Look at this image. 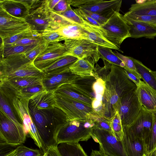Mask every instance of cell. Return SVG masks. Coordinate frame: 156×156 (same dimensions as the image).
<instances>
[{"mask_svg": "<svg viewBox=\"0 0 156 156\" xmlns=\"http://www.w3.org/2000/svg\"><path fill=\"white\" fill-rule=\"evenodd\" d=\"M77 76L70 71L44 74L42 77V83L45 90L54 92L64 84H70Z\"/></svg>", "mask_w": 156, "mask_h": 156, "instance_id": "obj_17", "label": "cell"}, {"mask_svg": "<svg viewBox=\"0 0 156 156\" xmlns=\"http://www.w3.org/2000/svg\"><path fill=\"white\" fill-rule=\"evenodd\" d=\"M29 104L37 110L53 108L56 106L55 93L46 90L39 92L30 99Z\"/></svg>", "mask_w": 156, "mask_h": 156, "instance_id": "obj_21", "label": "cell"}, {"mask_svg": "<svg viewBox=\"0 0 156 156\" xmlns=\"http://www.w3.org/2000/svg\"><path fill=\"white\" fill-rule=\"evenodd\" d=\"M136 70L144 82L156 91V75L141 62L133 58Z\"/></svg>", "mask_w": 156, "mask_h": 156, "instance_id": "obj_29", "label": "cell"}, {"mask_svg": "<svg viewBox=\"0 0 156 156\" xmlns=\"http://www.w3.org/2000/svg\"><path fill=\"white\" fill-rule=\"evenodd\" d=\"M44 40L43 37L40 38H26L18 40L12 44L5 45H33L37 44Z\"/></svg>", "mask_w": 156, "mask_h": 156, "instance_id": "obj_48", "label": "cell"}, {"mask_svg": "<svg viewBox=\"0 0 156 156\" xmlns=\"http://www.w3.org/2000/svg\"><path fill=\"white\" fill-rule=\"evenodd\" d=\"M5 95L16 112L27 135L30 132V125L33 121L29 109L30 100L18 98L10 93Z\"/></svg>", "mask_w": 156, "mask_h": 156, "instance_id": "obj_16", "label": "cell"}, {"mask_svg": "<svg viewBox=\"0 0 156 156\" xmlns=\"http://www.w3.org/2000/svg\"><path fill=\"white\" fill-rule=\"evenodd\" d=\"M110 121L112 134L118 141H121L123 135V128L120 117L117 112H116Z\"/></svg>", "mask_w": 156, "mask_h": 156, "instance_id": "obj_38", "label": "cell"}, {"mask_svg": "<svg viewBox=\"0 0 156 156\" xmlns=\"http://www.w3.org/2000/svg\"><path fill=\"white\" fill-rule=\"evenodd\" d=\"M75 12L84 21L92 26L100 27L101 26L95 20L92 19L89 16L84 13L81 9L76 8L73 9Z\"/></svg>", "mask_w": 156, "mask_h": 156, "instance_id": "obj_49", "label": "cell"}, {"mask_svg": "<svg viewBox=\"0 0 156 156\" xmlns=\"http://www.w3.org/2000/svg\"><path fill=\"white\" fill-rule=\"evenodd\" d=\"M89 117L93 121L95 126L112 133L110 120L99 116L94 112L90 115Z\"/></svg>", "mask_w": 156, "mask_h": 156, "instance_id": "obj_39", "label": "cell"}, {"mask_svg": "<svg viewBox=\"0 0 156 156\" xmlns=\"http://www.w3.org/2000/svg\"><path fill=\"white\" fill-rule=\"evenodd\" d=\"M74 99L91 106L93 100L84 96L70 84H64L59 87L55 92Z\"/></svg>", "mask_w": 156, "mask_h": 156, "instance_id": "obj_30", "label": "cell"}, {"mask_svg": "<svg viewBox=\"0 0 156 156\" xmlns=\"http://www.w3.org/2000/svg\"><path fill=\"white\" fill-rule=\"evenodd\" d=\"M16 147L19 156H41L42 152L41 150L31 149L22 144Z\"/></svg>", "mask_w": 156, "mask_h": 156, "instance_id": "obj_47", "label": "cell"}, {"mask_svg": "<svg viewBox=\"0 0 156 156\" xmlns=\"http://www.w3.org/2000/svg\"><path fill=\"white\" fill-rule=\"evenodd\" d=\"M0 8L13 16L24 19L29 12L20 0H0Z\"/></svg>", "mask_w": 156, "mask_h": 156, "instance_id": "obj_24", "label": "cell"}, {"mask_svg": "<svg viewBox=\"0 0 156 156\" xmlns=\"http://www.w3.org/2000/svg\"><path fill=\"white\" fill-rule=\"evenodd\" d=\"M91 106L94 112L100 116L104 117V106L102 101H100L95 98L92 101Z\"/></svg>", "mask_w": 156, "mask_h": 156, "instance_id": "obj_50", "label": "cell"}, {"mask_svg": "<svg viewBox=\"0 0 156 156\" xmlns=\"http://www.w3.org/2000/svg\"><path fill=\"white\" fill-rule=\"evenodd\" d=\"M0 110L2 111L17 126L23 128V124L15 115L10 103L3 95L0 94Z\"/></svg>", "mask_w": 156, "mask_h": 156, "instance_id": "obj_36", "label": "cell"}, {"mask_svg": "<svg viewBox=\"0 0 156 156\" xmlns=\"http://www.w3.org/2000/svg\"><path fill=\"white\" fill-rule=\"evenodd\" d=\"M102 102L104 117L110 120L116 112L119 98L124 93L137 87L128 77L124 69L111 64L110 70L105 80Z\"/></svg>", "mask_w": 156, "mask_h": 156, "instance_id": "obj_2", "label": "cell"}, {"mask_svg": "<svg viewBox=\"0 0 156 156\" xmlns=\"http://www.w3.org/2000/svg\"><path fill=\"white\" fill-rule=\"evenodd\" d=\"M47 152H46L45 153L43 154V155L41 156H47Z\"/></svg>", "mask_w": 156, "mask_h": 156, "instance_id": "obj_58", "label": "cell"}, {"mask_svg": "<svg viewBox=\"0 0 156 156\" xmlns=\"http://www.w3.org/2000/svg\"><path fill=\"white\" fill-rule=\"evenodd\" d=\"M142 156H147V155L146 154H144V155Z\"/></svg>", "mask_w": 156, "mask_h": 156, "instance_id": "obj_59", "label": "cell"}, {"mask_svg": "<svg viewBox=\"0 0 156 156\" xmlns=\"http://www.w3.org/2000/svg\"><path fill=\"white\" fill-rule=\"evenodd\" d=\"M67 50L63 44L48 42V44L34 61L35 66L42 70L58 59L66 55Z\"/></svg>", "mask_w": 156, "mask_h": 156, "instance_id": "obj_15", "label": "cell"}, {"mask_svg": "<svg viewBox=\"0 0 156 156\" xmlns=\"http://www.w3.org/2000/svg\"><path fill=\"white\" fill-rule=\"evenodd\" d=\"M56 30L66 39L83 38L88 40L87 30L76 24L69 25Z\"/></svg>", "mask_w": 156, "mask_h": 156, "instance_id": "obj_28", "label": "cell"}, {"mask_svg": "<svg viewBox=\"0 0 156 156\" xmlns=\"http://www.w3.org/2000/svg\"><path fill=\"white\" fill-rule=\"evenodd\" d=\"M124 15L136 21L152 25H156V16L135 15L129 13L128 12L126 13Z\"/></svg>", "mask_w": 156, "mask_h": 156, "instance_id": "obj_42", "label": "cell"}, {"mask_svg": "<svg viewBox=\"0 0 156 156\" xmlns=\"http://www.w3.org/2000/svg\"><path fill=\"white\" fill-rule=\"evenodd\" d=\"M153 122L151 131L148 136L144 141L146 154L148 155L156 149V111L153 112Z\"/></svg>", "mask_w": 156, "mask_h": 156, "instance_id": "obj_37", "label": "cell"}, {"mask_svg": "<svg viewBox=\"0 0 156 156\" xmlns=\"http://www.w3.org/2000/svg\"><path fill=\"white\" fill-rule=\"evenodd\" d=\"M45 90L42 84L26 87L13 92L9 91L18 98L30 100L36 94Z\"/></svg>", "mask_w": 156, "mask_h": 156, "instance_id": "obj_34", "label": "cell"}, {"mask_svg": "<svg viewBox=\"0 0 156 156\" xmlns=\"http://www.w3.org/2000/svg\"><path fill=\"white\" fill-rule=\"evenodd\" d=\"M73 6L95 13L109 19L115 13L119 12L122 0H68Z\"/></svg>", "mask_w": 156, "mask_h": 156, "instance_id": "obj_8", "label": "cell"}, {"mask_svg": "<svg viewBox=\"0 0 156 156\" xmlns=\"http://www.w3.org/2000/svg\"><path fill=\"white\" fill-rule=\"evenodd\" d=\"M90 156H109L99 150H92Z\"/></svg>", "mask_w": 156, "mask_h": 156, "instance_id": "obj_56", "label": "cell"}, {"mask_svg": "<svg viewBox=\"0 0 156 156\" xmlns=\"http://www.w3.org/2000/svg\"><path fill=\"white\" fill-rule=\"evenodd\" d=\"M96 80L94 76H77L70 84L82 94L93 100L96 96L93 86Z\"/></svg>", "mask_w": 156, "mask_h": 156, "instance_id": "obj_23", "label": "cell"}, {"mask_svg": "<svg viewBox=\"0 0 156 156\" xmlns=\"http://www.w3.org/2000/svg\"><path fill=\"white\" fill-rule=\"evenodd\" d=\"M30 37L33 38L32 36V30L31 29L20 33L15 35L5 38L3 39H1L2 41L1 45H5L12 44L21 39Z\"/></svg>", "mask_w": 156, "mask_h": 156, "instance_id": "obj_41", "label": "cell"}, {"mask_svg": "<svg viewBox=\"0 0 156 156\" xmlns=\"http://www.w3.org/2000/svg\"><path fill=\"white\" fill-rule=\"evenodd\" d=\"M103 61L104 64V66L103 67H101L97 64H96L95 67L94 76L96 79L100 78L105 81L110 72L111 64L107 61Z\"/></svg>", "mask_w": 156, "mask_h": 156, "instance_id": "obj_43", "label": "cell"}, {"mask_svg": "<svg viewBox=\"0 0 156 156\" xmlns=\"http://www.w3.org/2000/svg\"></svg>", "mask_w": 156, "mask_h": 156, "instance_id": "obj_60", "label": "cell"}, {"mask_svg": "<svg viewBox=\"0 0 156 156\" xmlns=\"http://www.w3.org/2000/svg\"><path fill=\"white\" fill-rule=\"evenodd\" d=\"M114 52L124 63L125 67L124 69L129 70L140 79H142L140 75L136 70L133 57L123 55L116 51Z\"/></svg>", "mask_w": 156, "mask_h": 156, "instance_id": "obj_40", "label": "cell"}, {"mask_svg": "<svg viewBox=\"0 0 156 156\" xmlns=\"http://www.w3.org/2000/svg\"><path fill=\"white\" fill-rule=\"evenodd\" d=\"M26 136L24 128L17 126L0 110V141L17 147L25 143Z\"/></svg>", "mask_w": 156, "mask_h": 156, "instance_id": "obj_11", "label": "cell"}, {"mask_svg": "<svg viewBox=\"0 0 156 156\" xmlns=\"http://www.w3.org/2000/svg\"><path fill=\"white\" fill-rule=\"evenodd\" d=\"M100 28L104 36L120 48L123 41L130 37L129 27L123 15L119 12L115 13Z\"/></svg>", "mask_w": 156, "mask_h": 156, "instance_id": "obj_6", "label": "cell"}, {"mask_svg": "<svg viewBox=\"0 0 156 156\" xmlns=\"http://www.w3.org/2000/svg\"><path fill=\"white\" fill-rule=\"evenodd\" d=\"M81 10L84 13L96 21L101 26L105 25L108 21V19L95 13L90 12L84 10Z\"/></svg>", "mask_w": 156, "mask_h": 156, "instance_id": "obj_51", "label": "cell"}, {"mask_svg": "<svg viewBox=\"0 0 156 156\" xmlns=\"http://www.w3.org/2000/svg\"><path fill=\"white\" fill-rule=\"evenodd\" d=\"M58 147L62 156H88L78 142L62 143Z\"/></svg>", "mask_w": 156, "mask_h": 156, "instance_id": "obj_31", "label": "cell"}, {"mask_svg": "<svg viewBox=\"0 0 156 156\" xmlns=\"http://www.w3.org/2000/svg\"><path fill=\"white\" fill-rule=\"evenodd\" d=\"M47 6L46 0H40L29 11L25 18L32 30L42 33L46 30H54L53 24Z\"/></svg>", "mask_w": 156, "mask_h": 156, "instance_id": "obj_10", "label": "cell"}, {"mask_svg": "<svg viewBox=\"0 0 156 156\" xmlns=\"http://www.w3.org/2000/svg\"><path fill=\"white\" fill-rule=\"evenodd\" d=\"M55 94L56 107L66 114L69 121L88 118L93 112L92 106L90 105L64 95Z\"/></svg>", "mask_w": 156, "mask_h": 156, "instance_id": "obj_9", "label": "cell"}, {"mask_svg": "<svg viewBox=\"0 0 156 156\" xmlns=\"http://www.w3.org/2000/svg\"><path fill=\"white\" fill-rule=\"evenodd\" d=\"M69 5L68 0H60L51 11L56 13L64 12L67 9Z\"/></svg>", "mask_w": 156, "mask_h": 156, "instance_id": "obj_52", "label": "cell"}, {"mask_svg": "<svg viewBox=\"0 0 156 156\" xmlns=\"http://www.w3.org/2000/svg\"><path fill=\"white\" fill-rule=\"evenodd\" d=\"M78 59L66 55L62 57L42 71L44 74L60 72L70 70L69 67Z\"/></svg>", "mask_w": 156, "mask_h": 156, "instance_id": "obj_26", "label": "cell"}, {"mask_svg": "<svg viewBox=\"0 0 156 156\" xmlns=\"http://www.w3.org/2000/svg\"><path fill=\"white\" fill-rule=\"evenodd\" d=\"M136 1V3L131 5L128 11L129 13L137 15L156 16V0Z\"/></svg>", "mask_w": 156, "mask_h": 156, "instance_id": "obj_25", "label": "cell"}, {"mask_svg": "<svg viewBox=\"0 0 156 156\" xmlns=\"http://www.w3.org/2000/svg\"><path fill=\"white\" fill-rule=\"evenodd\" d=\"M94 126V123L89 117L68 121L58 134L57 144L87 141L91 137Z\"/></svg>", "mask_w": 156, "mask_h": 156, "instance_id": "obj_4", "label": "cell"}, {"mask_svg": "<svg viewBox=\"0 0 156 156\" xmlns=\"http://www.w3.org/2000/svg\"><path fill=\"white\" fill-rule=\"evenodd\" d=\"M122 128L121 142L126 156H142L146 154L144 141L135 137L126 126H122Z\"/></svg>", "mask_w": 156, "mask_h": 156, "instance_id": "obj_18", "label": "cell"}, {"mask_svg": "<svg viewBox=\"0 0 156 156\" xmlns=\"http://www.w3.org/2000/svg\"><path fill=\"white\" fill-rule=\"evenodd\" d=\"M105 88V81L100 78L96 79L93 86V89L96 94L95 98L102 101Z\"/></svg>", "mask_w": 156, "mask_h": 156, "instance_id": "obj_46", "label": "cell"}, {"mask_svg": "<svg viewBox=\"0 0 156 156\" xmlns=\"http://www.w3.org/2000/svg\"><path fill=\"white\" fill-rule=\"evenodd\" d=\"M137 88L142 106L149 111H156V91L142 81Z\"/></svg>", "mask_w": 156, "mask_h": 156, "instance_id": "obj_22", "label": "cell"}, {"mask_svg": "<svg viewBox=\"0 0 156 156\" xmlns=\"http://www.w3.org/2000/svg\"><path fill=\"white\" fill-rule=\"evenodd\" d=\"M48 42L44 39L39 43L32 49L25 53L27 58L30 61H34L38 55L48 46Z\"/></svg>", "mask_w": 156, "mask_h": 156, "instance_id": "obj_45", "label": "cell"}, {"mask_svg": "<svg viewBox=\"0 0 156 156\" xmlns=\"http://www.w3.org/2000/svg\"><path fill=\"white\" fill-rule=\"evenodd\" d=\"M63 44L67 50L66 55L87 60L94 64L100 58L99 45L83 38L67 39Z\"/></svg>", "mask_w": 156, "mask_h": 156, "instance_id": "obj_7", "label": "cell"}, {"mask_svg": "<svg viewBox=\"0 0 156 156\" xmlns=\"http://www.w3.org/2000/svg\"><path fill=\"white\" fill-rule=\"evenodd\" d=\"M88 40L98 44L99 46L118 50L122 52L119 48L108 40L101 34L99 30L93 29L90 31L87 30Z\"/></svg>", "mask_w": 156, "mask_h": 156, "instance_id": "obj_32", "label": "cell"}, {"mask_svg": "<svg viewBox=\"0 0 156 156\" xmlns=\"http://www.w3.org/2000/svg\"><path fill=\"white\" fill-rule=\"evenodd\" d=\"M98 51L100 58L108 62L111 64L123 68L125 67L124 63L110 48L98 47Z\"/></svg>", "mask_w": 156, "mask_h": 156, "instance_id": "obj_35", "label": "cell"}, {"mask_svg": "<svg viewBox=\"0 0 156 156\" xmlns=\"http://www.w3.org/2000/svg\"><path fill=\"white\" fill-rule=\"evenodd\" d=\"M142 106L137 87L121 96L117 104L116 112L119 115L122 126H129L133 123Z\"/></svg>", "mask_w": 156, "mask_h": 156, "instance_id": "obj_5", "label": "cell"}, {"mask_svg": "<svg viewBox=\"0 0 156 156\" xmlns=\"http://www.w3.org/2000/svg\"><path fill=\"white\" fill-rule=\"evenodd\" d=\"M94 141L99 144V150L109 156H126L121 141L112 132L94 126L91 133Z\"/></svg>", "mask_w": 156, "mask_h": 156, "instance_id": "obj_12", "label": "cell"}, {"mask_svg": "<svg viewBox=\"0 0 156 156\" xmlns=\"http://www.w3.org/2000/svg\"><path fill=\"white\" fill-rule=\"evenodd\" d=\"M42 84V78L18 77L9 79L0 83V87L13 92L26 87Z\"/></svg>", "mask_w": 156, "mask_h": 156, "instance_id": "obj_20", "label": "cell"}, {"mask_svg": "<svg viewBox=\"0 0 156 156\" xmlns=\"http://www.w3.org/2000/svg\"><path fill=\"white\" fill-rule=\"evenodd\" d=\"M123 16L129 27L130 37L137 38L145 37L154 39L156 37V27L153 25L136 21Z\"/></svg>", "mask_w": 156, "mask_h": 156, "instance_id": "obj_19", "label": "cell"}, {"mask_svg": "<svg viewBox=\"0 0 156 156\" xmlns=\"http://www.w3.org/2000/svg\"><path fill=\"white\" fill-rule=\"evenodd\" d=\"M0 83L13 78H41L44 73L30 61L25 54H20L0 58Z\"/></svg>", "mask_w": 156, "mask_h": 156, "instance_id": "obj_3", "label": "cell"}, {"mask_svg": "<svg viewBox=\"0 0 156 156\" xmlns=\"http://www.w3.org/2000/svg\"><path fill=\"white\" fill-rule=\"evenodd\" d=\"M38 43L28 45L0 46V58L16 54H25L33 48Z\"/></svg>", "mask_w": 156, "mask_h": 156, "instance_id": "obj_33", "label": "cell"}, {"mask_svg": "<svg viewBox=\"0 0 156 156\" xmlns=\"http://www.w3.org/2000/svg\"><path fill=\"white\" fill-rule=\"evenodd\" d=\"M29 109L43 143L45 152L51 146L58 145V134L69 120L66 114L55 107L49 109L37 110L29 104Z\"/></svg>", "mask_w": 156, "mask_h": 156, "instance_id": "obj_1", "label": "cell"}, {"mask_svg": "<svg viewBox=\"0 0 156 156\" xmlns=\"http://www.w3.org/2000/svg\"><path fill=\"white\" fill-rule=\"evenodd\" d=\"M30 29V26L24 19L13 16L0 8L1 39H3Z\"/></svg>", "mask_w": 156, "mask_h": 156, "instance_id": "obj_13", "label": "cell"}, {"mask_svg": "<svg viewBox=\"0 0 156 156\" xmlns=\"http://www.w3.org/2000/svg\"><path fill=\"white\" fill-rule=\"evenodd\" d=\"M43 38L48 42H58L66 39L57 30H46L42 33Z\"/></svg>", "mask_w": 156, "mask_h": 156, "instance_id": "obj_44", "label": "cell"}, {"mask_svg": "<svg viewBox=\"0 0 156 156\" xmlns=\"http://www.w3.org/2000/svg\"><path fill=\"white\" fill-rule=\"evenodd\" d=\"M94 64L87 60L78 59L69 67L70 71L78 76H94Z\"/></svg>", "mask_w": 156, "mask_h": 156, "instance_id": "obj_27", "label": "cell"}, {"mask_svg": "<svg viewBox=\"0 0 156 156\" xmlns=\"http://www.w3.org/2000/svg\"><path fill=\"white\" fill-rule=\"evenodd\" d=\"M156 149L154 151L148 155H147V156H156Z\"/></svg>", "mask_w": 156, "mask_h": 156, "instance_id": "obj_57", "label": "cell"}, {"mask_svg": "<svg viewBox=\"0 0 156 156\" xmlns=\"http://www.w3.org/2000/svg\"><path fill=\"white\" fill-rule=\"evenodd\" d=\"M60 0H46L48 8L50 11H52Z\"/></svg>", "mask_w": 156, "mask_h": 156, "instance_id": "obj_55", "label": "cell"}, {"mask_svg": "<svg viewBox=\"0 0 156 156\" xmlns=\"http://www.w3.org/2000/svg\"><path fill=\"white\" fill-rule=\"evenodd\" d=\"M153 122V112L142 106L133 123L130 126L126 127L135 137L144 141L151 133Z\"/></svg>", "mask_w": 156, "mask_h": 156, "instance_id": "obj_14", "label": "cell"}, {"mask_svg": "<svg viewBox=\"0 0 156 156\" xmlns=\"http://www.w3.org/2000/svg\"><path fill=\"white\" fill-rule=\"evenodd\" d=\"M58 145L51 146L47 148V156H62L59 151Z\"/></svg>", "mask_w": 156, "mask_h": 156, "instance_id": "obj_53", "label": "cell"}, {"mask_svg": "<svg viewBox=\"0 0 156 156\" xmlns=\"http://www.w3.org/2000/svg\"><path fill=\"white\" fill-rule=\"evenodd\" d=\"M124 69L129 79L136 84L137 87L138 86L141 81L140 79L129 70Z\"/></svg>", "mask_w": 156, "mask_h": 156, "instance_id": "obj_54", "label": "cell"}]
</instances>
